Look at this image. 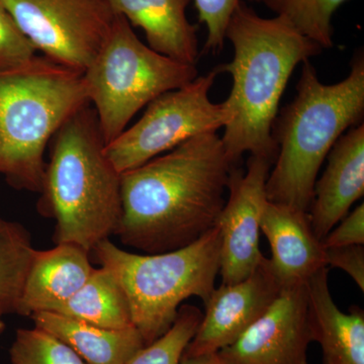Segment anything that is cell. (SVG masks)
<instances>
[{
    "mask_svg": "<svg viewBox=\"0 0 364 364\" xmlns=\"http://www.w3.org/2000/svg\"><path fill=\"white\" fill-rule=\"evenodd\" d=\"M234 166L214 132L124 172L122 217L114 235L144 254L193 243L215 227Z\"/></svg>",
    "mask_w": 364,
    "mask_h": 364,
    "instance_id": "6da1fadb",
    "label": "cell"
},
{
    "mask_svg": "<svg viewBox=\"0 0 364 364\" xmlns=\"http://www.w3.org/2000/svg\"><path fill=\"white\" fill-rule=\"evenodd\" d=\"M234 48L230 63L218 68L228 72L233 86L224 105L228 112L223 145L232 164L243 154L274 163L277 143L272 131L280 100L299 64L322 51L282 16L262 18L241 1L226 30Z\"/></svg>",
    "mask_w": 364,
    "mask_h": 364,
    "instance_id": "7a4b0ae2",
    "label": "cell"
},
{
    "mask_svg": "<svg viewBox=\"0 0 364 364\" xmlns=\"http://www.w3.org/2000/svg\"><path fill=\"white\" fill-rule=\"evenodd\" d=\"M364 114V57L352 60L350 73L324 85L304 62L296 97L275 119L277 156L267 181L269 202L309 212L318 171L344 132L361 124Z\"/></svg>",
    "mask_w": 364,
    "mask_h": 364,
    "instance_id": "3957f363",
    "label": "cell"
},
{
    "mask_svg": "<svg viewBox=\"0 0 364 364\" xmlns=\"http://www.w3.org/2000/svg\"><path fill=\"white\" fill-rule=\"evenodd\" d=\"M50 143L40 210L56 222V244H77L91 252L119 227L122 173L105 153L90 105L72 114Z\"/></svg>",
    "mask_w": 364,
    "mask_h": 364,
    "instance_id": "277c9868",
    "label": "cell"
},
{
    "mask_svg": "<svg viewBox=\"0 0 364 364\" xmlns=\"http://www.w3.org/2000/svg\"><path fill=\"white\" fill-rule=\"evenodd\" d=\"M88 105L83 71L37 55L0 69V174L9 186L42 193L48 144Z\"/></svg>",
    "mask_w": 364,
    "mask_h": 364,
    "instance_id": "5b68a950",
    "label": "cell"
},
{
    "mask_svg": "<svg viewBox=\"0 0 364 364\" xmlns=\"http://www.w3.org/2000/svg\"><path fill=\"white\" fill-rule=\"evenodd\" d=\"M90 253L121 284L147 346L172 327L186 299L207 303L220 272L221 236L215 226L186 247L156 254L129 252L107 238Z\"/></svg>",
    "mask_w": 364,
    "mask_h": 364,
    "instance_id": "8992f818",
    "label": "cell"
},
{
    "mask_svg": "<svg viewBox=\"0 0 364 364\" xmlns=\"http://www.w3.org/2000/svg\"><path fill=\"white\" fill-rule=\"evenodd\" d=\"M90 104L105 145L116 140L136 112L198 77L196 65L181 63L144 44L124 16L116 14L97 56L83 71Z\"/></svg>",
    "mask_w": 364,
    "mask_h": 364,
    "instance_id": "52a82bcc",
    "label": "cell"
},
{
    "mask_svg": "<svg viewBox=\"0 0 364 364\" xmlns=\"http://www.w3.org/2000/svg\"><path fill=\"white\" fill-rule=\"evenodd\" d=\"M218 73L215 69L155 98L140 121L105 145V153L117 171L124 173L193 136L224 128L229 117L226 107L210 100Z\"/></svg>",
    "mask_w": 364,
    "mask_h": 364,
    "instance_id": "ba28073f",
    "label": "cell"
},
{
    "mask_svg": "<svg viewBox=\"0 0 364 364\" xmlns=\"http://www.w3.org/2000/svg\"><path fill=\"white\" fill-rule=\"evenodd\" d=\"M36 51L85 71L97 56L116 14L107 0H0Z\"/></svg>",
    "mask_w": 364,
    "mask_h": 364,
    "instance_id": "9c48e42d",
    "label": "cell"
},
{
    "mask_svg": "<svg viewBox=\"0 0 364 364\" xmlns=\"http://www.w3.org/2000/svg\"><path fill=\"white\" fill-rule=\"evenodd\" d=\"M272 162L250 156L246 172L233 167L228 182L229 196L215 226L221 236L222 284L245 279L264 256L259 248L261 219L267 207V181Z\"/></svg>",
    "mask_w": 364,
    "mask_h": 364,
    "instance_id": "30bf717a",
    "label": "cell"
},
{
    "mask_svg": "<svg viewBox=\"0 0 364 364\" xmlns=\"http://www.w3.org/2000/svg\"><path fill=\"white\" fill-rule=\"evenodd\" d=\"M306 284L282 289L240 338L217 352L221 363L308 364L306 351L314 339Z\"/></svg>",
    "mask_w": 364,
    "mask_h": 364,
    "instance_id": "8fae6325",
    "label": "cell"
},
{
    "mask_svg": "<svg viewBox=\"0 0 364 364\" xmlns=\"http://www.w3.org/2000/svg\"><path fill=\"white\" fill-rule=\"evenodd\" d=\"M282 289L267 257L245 279L215 287L183 356L210 355L233 344L267 312Z\"/></svg>",
    "mask_w": 364,
    "mask_h": 364,
    "instance_id": "7c38bea8",
    "label": "cell"
},
{
    "mask_svg": "<svg viewBox=\"0 0 364 364\" xmlns=\"http://www.w3.org/2000/svg\"><path fill=\"white\" fill-rule=\"evenodd\" d=\"M327 158L324 173L316 181L308 212L314 233L321 241L363 196V123L340 136Z\"/></svg>",
    "mask_w": 364,
    "mask_h": 364,
    "instance_id": "4fadbf2b",
    "label": "cell"
},
{
    "mask_svg": "<svg viewBox=\"0 0 364 364\" xmlns=\"http://www.w3.org/2000/svg\"><path fill=\"white\" fill-rule=\"evenodd\" d=\"M260 231L269 242L268 261L282 289L304 286L327 267L324 246L314 233L308 212L268 200Z\"/></svg>",
    "mask_w": 364,
    "mask_h": 364,
    "instance_id": "5bb4252c",
    "label": "cell"
},
{
    "mask_svg": "<svg viewBox=\"0 0 364 364\" xmlns=\"http://www.w3.org/2000/svg\"><path fill=\"white\" fill-rule=\"evenodd\" d=\"M90 254L74 243L33 251L16 314L31 317L33 313L51 312L77 293L95 269Z\"/></svg>",
    "mask_w": 364,
    "mask_h": 364,
    "instance_id": "9a60e30c",
    "label": "cell"
},
{
    "mask_svg": "<svg viewBox=\"0 0 364 364\" xmlns=\"http://www.w3.org/2000/svg\"><path fill=\"white\" fill-rule=\"evenodd\" d=\"M309 308L314 342L320 344L324 364H364V312L352 306L343 313L335 304L329 284L328 267L311 277Z\"/></svg>",
    "mask_w": 364,
    "mask_h": 364,
    "instance_id": "2e32d148",
    "label": "cell"
},
{
    "mask_svg": "<svg viewBox=\"0 0 364 364\" xmlns=\"http://www.w3.org/2000/svg\"><path fill=\"white\" fill-rule=\"evenodd\" d=\"M116 14L145 33L151 49L181 63L196 65V28L186 16L191 0H107Z\"/></svg>",
    "mask_w": 364,
    "mask_h": 364,
    "instance_id": "e0dca14e",
    "label": "cell"
},
{
    "mask_svg": "<svg viewBox=\"0 0 364 364\" xmlns=\"http://www.w3.org/2000/svg\"><path fill=\"white\" fill-rule=\"evenodd\" d=\"M31 318L87 364H124L146 346L135 327L111 329L53 312L33 313Z\"/></svg>",
    "mask_w": 364,
    "mask_h": 364,
    "instance_id": "ac0fdd59",
    "label": "cell"
},
{
    "mask_svg": "<svg viewBox=\"0 0 364 364\" xmlns=\"http://www.w3.org/2000/svg\"><path fill=\"white\" fill-rule=\"evenodd\" d=\"M51 312L111 329L134 327L126 294L104 267L95 268L77 293Z\"/></svg>",
    "mask_w": 364,
    "mask_h": 364,
    "instance_id": "d6986e66",
    "label": "cell"
},
{
    "mask_svg": "<svg viewBox=\"0 0 364 364\" xmlns=\"http://www.w3.org/2000/svg\"><path fill=\"white\" fill-rule=\"evenodd\" d=\"M33 251L26 228L0 218V309L4 314L16 313Z\"/></svg>",
    "mask_w": 364,
    "mask_h": 364,
    "instance_id": "ffe728a7",
    "label": "cell"
},
{
    "mask_svg": "<svg viewBox=\"0 0 364 364\" xmlns=\"http://www.w3.org/2000/svg\"><path fill=\"white\" fill-rule=\"evenodd\" d=\"M347 0H259L322 49L333 47L332 18Z\"/></svg>",
    "mask_w": 364,
    "mask_h": 364,
    "instance_id": "44dd1931",
    "label": "cell"
},
{
    "mask_svg": "<svg viewBox=\"0 0 364 364\" xmlns=\"http://www.w3.org/2000/svg\"><path fill=\"white\" fill-rule=\"evenodd\" d=\"M202 318V311L196 306H181L168 331L124 364H181L184 351L195 336Z\"/></svg>",
    "mask_w": 364,
    "mask_h": 364,
    "instance_id": "7402d4cb",
    "label": "cell"
},
{
    "mask_svg": "<svg viewBox=\"0 0 364 364\" xmlns=\"http://www.w3.org/2000/svg\"><path fill=\"white\" fill-rule=\"evenodd\" d=\"M9 355L11 364H87L68 345L36 326L16 331Z\"/></svg>",
    "mask_w": 364,
    "mask_h": 364,
    "instance_id": "603a6c76",
    "label": "cell"
},
{
    "mask_svg": "<svg viewBox=\"0 0 364 364\" xmlns=\"http://www.w3.org/2000/svg\"><path fill=\"white\" fill-rule=\"evenodd\" d=\"M198 21L207 28L205 51L218 53L224 48L226 30L235 9L243 0H193ZM257 1L259 0H250Z\"/></svg>",
    "mask_w": 364,
    "mask_h": 364,
    "instance_id": "cb8c5ba5",
    "label": "cell"
},
{
    "mask_svg": "<svg viewBox=\"0 0 364 364\" xmlns=\"http://www.w3.org/2000/svg\"><path fill=\"white\" fill-rule=\"evenodd\" d=\"M36 52L0 4V69L18 65L35 56Z\"/></svg>",
    "mask_w": 364,
    "mask_h": 364,
    "instance_id": "d4e9b609",
    "label": "cell"
},
{
    "mask_svg": "<svg viewBox=\"0 0 364 364\" xmlns=\"http://www.w3.org/2000/svg\"><path fill=\"white\" fill-rule=\"evenodd\" d=\"M326 267L339 268L354 280L364 291L363 245L340 246L325 248Z\"/></svg>",
    "mask_w": 364,
    "mask_h": 364,
    "instance_id": "484cf974",
    "label": "cell"
},
{
    "mask_svg": "<svg viewBox=\"0 0 364 364\" xmlns=\"http://www.w3.org/2000/svg\"><path fill=\"white\" fill-rule=\"evenodd\" d=\"M323 246L364 245V205H359L350 214L345 215L322 241Z\"/></svg>",
    "mask_w": 364,
    "mask_h": 364,
    "instance_id": "4316f807",
    "label": "cell"
},
{
    "mask_svg": "<svg viewBox=\"0 0 364 364\" xmlns=\"http://www.w3.org/2000/svg\"><path fill=\"white\" fill-rule=\"evenodd\" d=\"M181 364H223L217 353L210 355L196 356V358H186L182 356Z\"/></svg>",
    "mask_w": 364,
    "mask_h": 364,
    "instance_id": "83f0119b",
    "label": "cell"
},
{
    "mask_svg": "<svg viewBox=\"0 0 364 364\" xmlns=\"http://www.w3.org/2000/svg\"><path fill=\"white\" fill-rule=\"evenodd\" d=\"M2 315H4V314L0 313V334H1L2 332H4V327H6V325H4V320H2Z\"/></svg>",
    "mask_w": 364,
    "mask_h": 364,
    "instance_id": "f1b7e54d",
    "label": "cell"
},
{
    "mask_svg": "<svg viewBox=\"0 0 364 364\" xmlns=\"http://www.w3.org/2000/svg\"><path fill=\"white\" fill-rule=\"evenodd\" d=\"M0 313H2V314H4V312H2V310H1V309H0Z\"/></svg>",
    "mask_w": 364,
    "mask_h": 364,
    "instance_id": "f546056e",
    "label": "cell"
}]
</instances>
